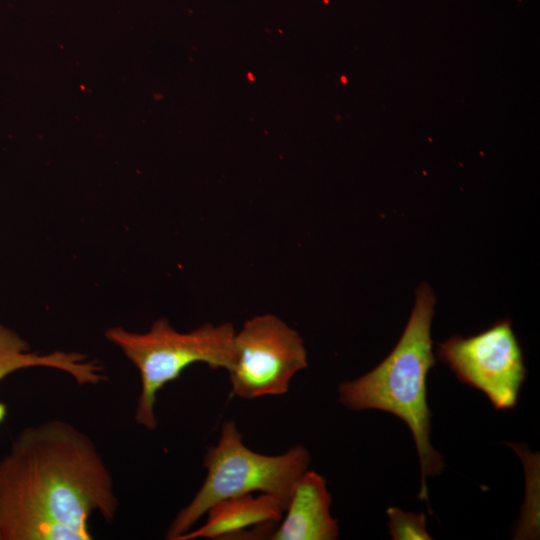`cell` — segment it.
<instances>
[{
  "label": "cell",
  "mask_w": 540,
  "mask_h": 540,
  "mask_svg": "<svg viewBox=\"0 0 540 540\" xmlns=\"http://www.w3.org/2000/svg\"><path fill=\"white\" fill-rule=\"evenodd\" d=\"M235 328L225 322L206 323L190 332H178L166 318L153 322L143 333L121 326L108 328L105 337L117 346L136 367L141 390L135 411L136 422L155 430L157 394L168 383L178 379L194 363H205L211 369L227 371L234 360Z\"/></svg>",
  "instance_id": "obj_3"
},
{
  "label": "cell",
  "mask_w": 540,
  "mask_h": 540,
  "mask_svg": "<svg viewBox=\"0 0 540 540\" xmlns=\"http://www.w3.org/2000/svg\"><path fill=\"white\" fill-rule=\"evenodd\" d=\"M118 500L93 442L62 420L22 429L0 459L1 540H90L89 518Z\"/></svg>",
  "instance_id": "obj_1"
},
{
  "label": "cell",
  "mask_w": 540,
  "mask_h": 540,
  "mask_svg": "<svg viewBox=\"0 0 540 540\" xmlns=\"http://www.w3.org/2000/svg\"><path fill=\"white\" fill-rule=\"evenodd\" d=\"M435 296L421 284L407 325L394 349L360 378L339 385V400L349 409H378L402 419L410 428L421 466L419 498L427 501L426 477L443 469V457L430 443L431 412L426 378L435 365L430 329Z\"/></svg>",
  "instance_id": "obj_2"
},
{
  "label": "cell",
  "mask_w": 540,
  "mask_h": 540,
  "mask_svg": "<svg viewBox=\"0 0 540 540\" xmlns=\"http://www.w3.org/2000/svg\"><path fill=\"white\" fill-rule=\"evenodd\" d=\"M436 355L460 381L483 392L495 409L516 406L527 370L510 320H499L473 336L455 335L437 345Z\"/></svg>",
  "instance_id": "obj_6"
},
{
  "label": "cell",
  "mask_w": 540,
  "mask_h": 540,
  "mask_svg": "<svg viewBox=\"0 0 540 540\" xmlns=\"http://www.w3.org/2000/svg\"><path fill=\"white\" fill-rule=\"evenodd\" d=\"M0 540H1V530H0Z\"/></svg>",
  "instance_id": "obj_11"
},
{
  "label": "cell",
  "mask_w": 540,
  "mask_h": 540,
  "mask_svg": "<svg viewBox=\"0 0 540 540\" xmlns=\"http://www.w3.org/2000/svg\"><path fill=\"white\" fill-rule=\"evenodd\" d=\"M301 336L273 314L244 322L234 337V360L228 370L232 394L252 400L288 392L292 378L307 367Z\"/></svg>",
  "instance_id": "obj_5"
},
{
  "label": "cell",
  "mask_w": 540,
  "mask_h": 540,
  "mask_svg": "<svg viewBox=\"0 0 540 540\" xmlns=\"http://www.w3.org/2000/svg\"><path fill=\"white\" fill-rule=\"evenodd\" d=\"M286 504L284 499L267 493L233 496L212 505L206 512V522L177 540L233 539L248 528L279 523Z\"/></svg>",
  "instance_id": "obj_9"
},
{
  "label": "cell",
  "mask_w": 540,
  "mask_h": 540,
  "mask_svg": "<svg viewBox=\"0 0 540 540\" xmlns=\"http://www.w3.org/2000/svg\"><path fill=\"white\" fill-rule=\"evenodd\" d=\"M310 454L301 445L279 455L252 451L234 421L224 422L218 442L208 448L203 467L206 477L193 499L182 508L165 538L177 540L215 503L248 493H267L288 501L296 480L307 470Z\"/></svg>",
  "instance_id": "obj_4"
},
{
  "label": "cell",
  "mask_w": 540,
  "mask_h": 540,
  "mask_svg": "<svg viewBox=\"0 0 540 540\" xmlns=\"http://www.w3.org/2000/svg\"><path fill=\"white\" fill-rule=\"evenodd\" d=\"M331 495L326 480L306 470L294 483L279 526L271 540H335L339 529L330 514Z\"/></svg>",
  "instance_id": "obj_7"
},
{
  "label": "cell",
  "mask_w": 540,
  "mask_h": 540,
  "mask_svg": "<svg viewBox=\"0 0 540 540\" xmlns=\"http://www.w3.org/2000/svg\"><path fill=\"white\" fill-rule=\"evenodd\" d=\"M32 367L63 371L80 385H98L106 380L102 365L80 352L38 353L12 329L0 324V382L10 374ZM7 417V406L0 401V426Z\"/></svg>",
  "instance_id": "obj_8"
},
{
  "label": "cell",
  "mask_w": 540,
  "mask_h": 540,
  "mask_svg": "<svg viewBox=\"0 0 540 540\" xmlns=\"http://www.w3.org/2000/svg\"><path fill=\"white\" fill-rule=\"evenodd\" d=\"M389 531L395 540H430L424 513L404 512L396 507L387 509Z\"/></svg>",
  "instance_id": "obj_10"
}]
</instances>
